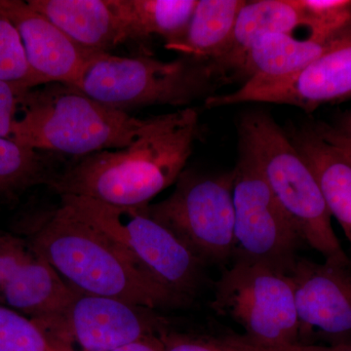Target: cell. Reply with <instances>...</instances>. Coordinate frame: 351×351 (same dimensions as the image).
<instances>
[{"instance_id":"7","label":"cell","mask_w":351,"mask_h":351,"mask_svg":"<svg viewBox=\"0 0 351 351\" xmlns=\"http://www.w3.org/2000/svg\"><path fill=\"white\" fill-rule=\"evenodd\" d=\"M232 258V267L215 283V313L235 321L247 337L265 348L299 345V319L288 274L242 254Z\"/></svg>"},{"instance_id":"27","label":"cell","mask_w":351,"mask_h":351,"mask_svg":"<svg viewBox=\"0 0 351 351\" xmlns=\"http://www.w3.org/2000/svg\"><path fill=\"white\" fill-rule=\"evenodd\" d=\"M313 128L323 140L332 145L351 165L350 138L346 137L338 129L325 125V124H322V125L319 124V125L313 127Z\"/></svg>"},{"instance_id":"30","label":"cell","mask_w":351,"mask_h":351,"mask_svg":"<svg viewBox=\"0 0 351 351\" xmlns=\"http://www.w3.org/2000/svg\"><path fill=\"white\" fill-rule=\"evenodd\" d=\"M338 130L346 135V137L351 138V110L346 113L345 117L341 120Z\"/></svg>"},{"instance_id":"19","label":"cell","mask_w":351,"mask_h":351,"mask_svg":"<svg viewBox=\"0 0 351 351\" xmlns=\"http://www.w3.org/2000/svg\"><path fill=\"white\" fill-rule=\"evenodd\" d=\"M198 0H124L132 39L161 36L167 48L184 36Z\"/></svg>"},{"instance_id":"21","label":"cell","mask_w":351,"mask_h":351,"mask_svg":"<svg viewBox=\"0 0 351 351\" xmlns=\"http://www.w3.org/2000/svg\"><path fill=\"white\" fill-rule=\"evenodd\" d=\"M0 80L34 89L39 87L22 40L12 22L0 12Z\"/></svg>"},{"instance_id":"16","label":"cell","mask_w":351,"mask_h":351,"mask_svg":"<svg viewBox=\"0 0 351 351\" xmlns=\"http://www.w3.org/2000/svg\"><path fill=\"white\" fill-rule=\"evenodd\" d=\"M351 24L337 38L323 40L295 38L292 34H272L263 36L246 53L234 76L245 82H269L285 80L300 73L345 36Z\"/></svg>"},{"instance_id":"26","label":"cell","mask_w":351,"mask_h":351,"mask_svg":"<svg viewBox=\"0 0 351 351\" xmlns=\"http://www.w3.org/2000/svg\"><path fill=\"white\" fill-rule=\"evenodd\" d=\"M29 88L0 80V138L10 140L14 122Z\"/></svg>"},{"instance_id":"18","label":"cell","mask_w":351,"mask_h":351,"mask_svg":"<svg viewBox=\"0 0 351 351\" xmlns=\"http://www.w3.org/2000/svg\"><path fill=\"white\" fill-rule=\"evenodd\" d=\"M244 0H198L182 38L168 49L213 60L232 36Z\"/></svg>"},{"instance_id":"17","label":"cell","mask_w":351,"mask_h":351,"mask_svg":"<svg viewBox=\"0 0 351 351\" xmlns=\"http://www.w3.org/2000/svg\"><path fill=\"white\" fill-rule=\"evenodd\" d=\"M287 134L315 176L330 214L339 221L351 246L350 164L313 127H298Z\"/></svg>"},{"instance_id":"4","label":"cell","mask_w":351,"mask_h":351,"mask_svg":"<svg viewBox=\"0 0 351 351\" xmlns=\"http://www.w3.org/2000/svg\"><path fill=\"white\" fill-rule=\"evenodd\" d=\"M239 142L252 152L302 242L325 262L350 267V260L332 230L331 214L317 180L297 151L287 132L267 112L242 115Z\"/></svg>"},{"instance_id":"12","label":"cell","mask_w":351,"mask_h":351,"mask_svg":"<svg viewBox=\"0 0 351 351\" xmlns=\"http://www.w3.org/2000/svg\"><path fill=\"white\" fill-rule=\"evenodd\" d=\"M288 276L294 289L300 341L317 332L336 339L337 345L348 343L346 339L351 338L350 267L298 256Z\"/></svg>"},{"instance_id":"20","label":"cell","mask_w":351,"mask_h":351,"mask_svg":"<svg viewBox=\"0 0 351 351\" xmlns=\"http://www.w3.org/2000/svg\"><path fill=\"white\" fill-rule=\"evenodd\" d=\"M47 157L41 152L0 138V193L27 188L47 179Z\"/></svg>"},{"instance_id":"29","label":"cell","mask_w":351,"mask_h":351,"mask_svg":"<svg viewBox=\"0 0 351 351\" xmlns=\"http://www.w3.org/2000/svg\"><path fill=\"white\" fill-rule=\"evenodd\" d=\"M279 351H351V345L350 343H339V345L324 346L299 343V345L281 348Z\"/></svg>"},{"instance_id":"1","label":"cell","mask_w":351,"mask_h":351,"mask_svg":"<svg viewBox=\"0 0 351 351\" xmlns=\"http://www.w3.org/2000/svg\"><path fill=\"white\" fill-rule=\"evenodd\" d=\"M199 131L193 108L147 119L135 142L78 158L48 184L60 195L142 207L174 184L184 172Z\"/></svg>"},{"instance_id":"23","label":"cell","mask_w":351,"mask_h":351,"mask_svg":"<svg viewBox=\"0 0 351 351\" xmlns=\"http://www.w3.org/2000/svg\"><path fill=\"white\" fill-rule=\"evenodd\" d=\"M0 351H60L31 318L0 306Z\"/></svg>"},{"instance_id":"11","label":"cell","mask_w":351,"mask_h":351,"mask_svg":"<svg viewBox=\"0 0 351 351\" xmlns=\"http://www.w3.org/2000/svg\"><path fill=\"white\" fill-rule=\"evenodd\" d=\"M351 98V27L331 49L311 64L285 78L269 82H247L237 91L213 95L207 108L244 103H269L313 112L327 103Z\"/></svg>"},{"instance_id":"28","label":"cell","mask_w":351,"mask_h":351,"mask_svg":"<svg viewBox=\"0 0 351 351\" xmlns=\"http://www.w3.org/2000/svg\"><path fill=\"white\" fill-rule=\"evenodd\" d=\"M159 334L145 336L112 351H164L162 339Z\"/></svg>"},{"instance_id":"15","label":"cell","mask_w":351,"mask_h":351,"mask_svg":"<svg viewBox=\"0 0 351 351\" xmlns=\"http://www.w3.org/2000/svg\"><path fill=\"white\" fill-rule=\"evenodd\" d=\"M304 27V15L299 0L246 1L240 10L230 41L211 62L223 82L234 75L252 46L263 36L289 34Z\"/></svg>"},{"instance_id":"9","label":"cell","mask_w":351,"mask_h":351,"mask_svg":"<svg viewBox=\"0 0 351 351\" xmlns=\"http://www.w3.org/2000/svg\"><path fill=\"white\" fill-rule=\"evenodd\" d=\"M32 320L60 351H112L166 327L154 309L80 292L56 313Z\"/></svg>"},{"instance_id":"14","label":"cell","mask_w":351,"mask_h":351,"mask_svg":"<svg viewBox=\"0 0 351 351\" xmlns=\"http://www.w3.org/2000/svg\"><path fill=\"white\" fill-rule=\"evenodd\" d=\"M29 5L89 52L110 53L131 40L124 0H27Z\"/></svg>"},{"instance_id":"22","label":"cell","mask_w":351,"mask_h":351,"mask_svg":"<svg viewBox=\"0 0 351 351\" xmlns=\"http://www.w3.org/2000/svg\"><path fill=\"white\" fill-rule=\"evenodd\" d=\"M309 36L329 40L351 24V0H299Z\"/></svg>"},{"instance_id":"5","label":"cell","mask_w":351,"mask_h":351,"mask_svg":"<svg viewBox=\"0 0 351 351\" xmlns=\"http://www.w3.org/2000/svg\"><path fill=\"white\" fill-rule=\"evenodd\" d=\"M221 82L211 62L199 58L182 55L165 62L92 52L75 89L126 112L151 106H189L209 98Z\"/></svg>"},{"instance_id":"6","label":"cell","mask_w":351,"mask_h":351,"mask_svg":"<svg viewBox=\"0 0 351 351\" xmlns=\"http://www.w3.org/2000/svg\"><path fill=\"white\" fill-rule=\"evenodd\" d=\"M61 196V204L128 254L159 284L191 301L202 281L203 263L147 213V206L108 204L93 198Z\"/></svg>"},{"instance_id":"10","label":"cell","mask_w":351,"mask_h":351,"mask_svg":"<svg viewBox=\"0 0 351 351\" xmlns=\"http://www.w3.org/2000/svg\"><path fill=\"white\" fill-rule=\"evenodd\" d=\"M233 172L234 254L263 261L288 274L302 240L255 157L241 142Z\"/></svg>"},{"instance_id":"2","label":"cell","mask_w":351,"mask_h":351,"mask_svg":"<svg viewBox=\"0 0 351 351\" xmlns=\"http://www.w3.org/2000/svg\"><path fill=\"white\" fill-rule=\"evenodd\" d=\"M29 245L76 292L154 311L186 304L154 280L119 245L64 205L36 221Z\"/></svg>"},{"instance_id":"25","label":"cell","mask_w":351,"mask_h":351,"mask_svg":"<svg viewBox=\"0 0 351 351\" xmlns=\"http://www.w3.org/2000/svg\"><path fill=\"white\" fill-rule=\"evenodd\" d=\"M36 254L29 243L0 235V291L17 277Z\"/></svg>"},{"instance_id":"24","label":"cell","mask_w":351,"mask_h":351,"mask_svg":"<svg viewBox=\"0 0 351 351\" xmlns=\"http://www.w3.org/2000/svg\"><path fill=\"white\" fill-rule=\"evenodd\" d=\"M164 351H279L258 345L246 335L198 336L162 330Z\"/></svg>"},{"instance_id":"8","label":"cell","mask_w":351,"mask_h":351,"mask_svg":"<svg viewBox=\"0 0 351 351\" xmlns=\"http://www.w3.org/2000/svg\"><path fill=\"white\" fill-rule=\"evenodd\" d=\"M233 182V170L218 176L184 171L174 191L147 205V213L204 265L225 263L235 252Z\"/></svg>"},{"instance_id":"3","label":"cell","mask_w":351,"mask_h":351,"mask_svg":"<svg viewBox=\"0 0 351 351\" xmlns=\"http://www.w3.org/2000/svg\"><path fill=\"white\" fill-rule=\"evenodd\" d=\"M20 110L11 141L34 151L78 158L128 147L147 122L61 83L29 90Z\"/></svg>"},{"instance_id":"13","label":"cell","mask_w":351,"mask_h":351,"mask_svg":"<svg viewBox=\"0 0 351 351\" xmlns=\"http://www.w3.org/2000/svg\"><path fill=\"white\" fill-rule=\"evenodd\" d=\"M0 12L16 27L39 86L61 83L77 88L92 52L82 49L57 25L22 0H0Z\"/></svg>"}]
</instances>
